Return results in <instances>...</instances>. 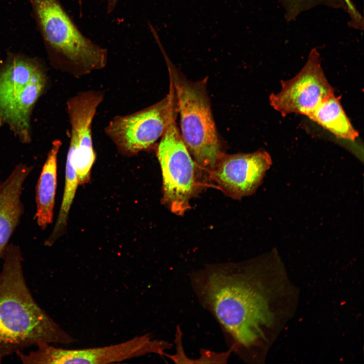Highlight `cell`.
I'll list each match as a JSON object with an SVG mask.
<instances>
[{
    "mask_svg": "<svg viewBox=\"0 0 364 364\" xmlns=\"http://www.w3.org/2000/svg\"><path fill=\"white\" fill-rule=\"evenodd\" d=\"M20 247L9 243L0 272V362L41 342L68 344L76 341L33 298L25 279Z\"/></svg>",
    "mask_w": 364,
    "mask_h": 364,
    "instance_id": "cell-1",
    "label": "cell"
},
{
    "mask_svg": "<svg viewBox=\"0 0 364 364\" xmlns=\"http://www.w3.org/2000/svg\"><path fill=\"white\" fill-rule=\"evenodd\" d=\"M159 48L174 90L181 136L197 166L210 172L223 154L207 92V78L188 80L173 65L163 46Z\"/></svg>",
    "mask_w": 364,
    "mask_h": 364,
    "instance_id": "cell-2",
    "label": "cell"
},
{
    "mask_svg": "<svg viewBox=\"0 0 364 364\" xmlns=\"http://www.w3.org/2000/svg\"><path fill=\"white\" fill-rule=\"evenodd\" d=\"M44 40L61 64L79 78L104 68L107 50L84 35L58 0H30Z\"/></svg>",
    "mask_w": 364,
    "mask_h": 364,
    "instance_id": "cell-3",
    "label": "cell"
},
{
    "mask_svg": "<svg viewBox=\"0 0 364 364\" xmlns=\"http://www.w3.org/2000/svg\"><path fill=\"white\" fill-rule=\"evenodd\" d=\"M48 81L44 69L32 58L14 55L0 64V127L7 126L23 144L31 142L32 111Z\"/></svg>",
    "mask_w": 364,
    "mask_h": 364,
    "instance_id": "cell-4",
    "label": "cell"
},
{
    "mask_svg": "<svg viewBox=\"0 0 364 364\" xmlns=\"http://www.w3.org/2000/svg\"><path fill=\"white\" fill-rule=\"evenodd\" d=\"M176 113L172 114L160 138L157 156L163 178L162 202L171 212L181 215L190 208V201L198 193L200 182L197 165L177 126Z\"/></svg>",
    "mask_w": 364,
    "mask_h": 364,
    "instance_id": "cell-5",
    "label": "cell"
},
{
    "mask_svg": "<svg viewBox=\"0 0 364 364\" xmlns=\"http://www.w3.org/2000/svg\"><path fill=\"white\" fill-rule=\"evenodd\" d=\"M35 350L22 353L23 363H89L120 362L150 354L164 356L172 344L163 340L154 339L149 333L136 336L126 341L106 346L77 349L57 348L41 342Z\"/></svg>",
    "mask_w": 364,
    "mask_h": 364,
    "instance_id": "cell-6",
    "label": "cell"
},
{
    "mask_svg": "<svg viewBox=\"0 0 364 364\" xmlns=\"http://www.w3.org/2000/svg\"><path fill=\"white\" fill-rule=\"evenodd\" d=\"M176 111L175 95L170 82L164 99L143 109L113 117L106 126L105 134L122 154L132 156L154 146Z\"/></svg>",
    "mask_w": 364,
    "mask_h": 364,
    "instance_id": "cell-7",
    "label": "cell"
},
{
    "mask_svg": "<svg viewBox=\"0 0 364 364\" xmlns=\"http://www.w3.org/2000/svg\"><path fill=\"white\" fill-rule=\"evenodd\" d=\"M333 94L319 53L313 49L301 70L291 79L282 81L278 93L271 94L269 102L283 116L298 113L308 117L324 99Z\"/></svg>",
    "mask_w": 364,
    "mask_h": 364,
    "instance_id": "cell-8",
    "label": "cell"
},
{
    "mask_svg": "<svg viewBox=\"0 0 364 364\" xmlns=\"http://www.w3.org/2000/svg\"><path fill=\"white\" fill-rule=\"evenodd\" d=\"M104 94L100 90L81 92L70 98L66 110L71 126L69 146L73 153L79 184L89 181L96 159L92 139V123Z\"/></svg>",
    "mask_w": 364,
    "mask_h": 364,
    "instance_id": "cell-9",
    "label": "cell"
},
{
    "mask_svg": "<svg viewBox=\"0 0 364 364\" xmlns=\"http://www.w3.org/2000/svg\"><path fill=\"white\" fill-rule=\"evenodd\" d=\"M271 163L270 156L263 150L251 153L223 154L210 176L225 194L240 199L254 192Z\"/></svg>",
    "mask_w": 364,
    "mask_h": 364,
    "instance_id": "cell-10",
    "label": "cell"
},
{
    "mask_svg": "<svg viewBox=\"0 0 364 364\" xmlns=\"http://www.w3.org/2000/svg\"><path fill=\"white\" fill-rule=\"evenodd\" d=\"M32 169V166L19 164L0 182V259L24 213L23 187Z\"/></svg>",
    "mask_w": 364,
    "mask_h": 364,
    "instance_id": "cell-11",
    "label": "cell"
},
{
    "mask_svg": "<svg viewBox=\"0 0 364 364\" xmlns=\"http://www.w3.org/2000/svg\"><path fill=\"white\" fill-rule=\"evenodd\" d=\"M61 145L59 140L53 141L36 184L35 218L42 230L53 219L57 186V159Z\"/></svg>",
    "mask_w": 364,
    "mask_h": 364,
    "instance_id": "cell-12",
    "label": "cell"
},
{
    "mask_svg": "<svg viewBox=\"0 0 364 364\" xmlns=\"http://www.w3.org/2000/svg\"><path fill=\"white\" fill-rule=\"evenodd\" d=\"M308 117L337 138L354 141L358 136L334 94L324 99Z\"/></svg>",
    "mask_w": 364,
    "mask_h": 364,
    "instance_id": "cell-13",
    "label": "cell"
},
{
    "mask_svg": "<svg viewBox=\"0 0 364 364\" xmlns=\"http://www.w3.org/2000/svg\"><path fill=\"white\" fill-rule=\"evenodd\" d=\"M106 4V12L110 14L117 7L120 0H103Z\"/></svg>",
    "mask_w": 364,
    "mask_h": 364,
    "instance_id": "cell-14",
    "label": "cell"
},
{
    "mask_svg": "<svg viewBox=\"0 0 364 364\" xmlns=\"http://www.w3.org/2000/svg\"><path fill=\"white\" fill-rule=\"evenodd\" d=\"M283 4L284 5H287L290 3L292 0H280Z\"/></svg>",
    "mask_w": 364,
    "mask_h": 364,
    "instance_id": "cell-15",
    "label": "cell"
},
{
    "mask_svg": "<svg viewBox=\"0 0 364 364\" xmlns=\"http://www.w3.org/2000/svg\"><path fill=\"white\" fill-rule=\"evenodd\" d=\"M78 3L80 6V7L81 8V6H82V0H78Z\"/></svg>",
    "mask_w": 364,
    "mask_h": 364,
    "instance_id": "cell-16",
    "label": "cell"
}]
</instances>
